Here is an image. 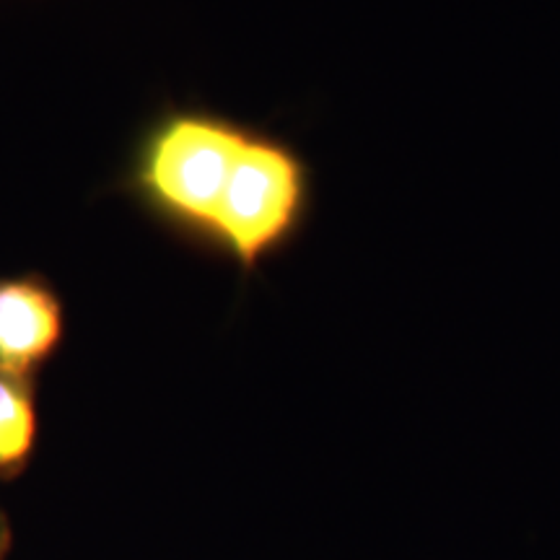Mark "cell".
Listing matches in <instances>:
<instances>
[{"label": "cell", "mask_w": 560, "mask_h": 560, "mask_svg": "<svg viewBox=\"0 0 560 560\" xmlns=\"http://www.w3.org/2000/svg\"><path fill=\"white\" fill-rule=\"evenodd\" d=\"M37 429L34 382L0 371V478H13L24 470L37 444Z\"/></svg>", "instance_id": "3957f363"}, {"label": "cell", "mask_w": 560, "mask_h": 560, "mask_svg": "<svg viewBox=\"0 0 560 560\" xmlns=\"http://www.w3.org/2000/svg\"><path fill=\"white\" fill-rule=\"evenodd\" d=\"M66 335V312L39 276L0 278V371L34 382Z\"/></svg>", "instance_id": "7a4b0ae2"}, {"label": "cell", "mask_w": 560, "mask_h": 560, "mask_svg": "<svg viewBox=\"0 0 560 560\" xmlns=\"http://www.w3.org/2000/svg\"><path fill=\"white\" fill-rule=\"evenodd\" d=\"M255 128L206 107L166 109L138 138L125 187L179 240L213 255Z\"/></svg>", "instance_id": "6da1fadb"}, {"label": "cell", "mask_w": 560, "mask_h": 560, "mask_svg": "<svg viewBox=\"0 0 560 560\" xmlns=\"http://www.w3.org/2000/svg\"><path fill=\"white\" fill-rule=\"evenodd\" d=\"M9 548H11V527H9V520H5V514L0 511V560H5V556H9Z\"/></svg>", "instance_id": "277c9868"}]
</instances>
